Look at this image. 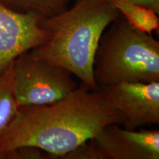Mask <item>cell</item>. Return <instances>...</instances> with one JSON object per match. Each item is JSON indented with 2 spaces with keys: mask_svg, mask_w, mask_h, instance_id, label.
<instances>
[{
  "mask_svg": "<svg viewBox=\"0 0 159 159\" xmlns=\"http://www.w3.org/2000/svg\"><path fill=\"white\" fill-rule=\"evenodd\" d=\"M122 114L105 103L97 90L81 82L65 98L50 105L20 106L0 136V156L33 147L63 158L111 124L122 125Z\"/></svg>",
  "mask_w": 159,
  "mask_h": 159,
  "instance_id": "6da1fadb",
  "label": "cell"
},
{
  "mask_svg": "<svg viewBox=\"0 0 159 159\" xmlns=\"http://www.w3.org/2000/svg\"><path fill=\"white\" fill-rule=\"evenodd\" d=\"M120 15L112 0H76L71 8L41 19L40 25L49 37L30 52L66 69L91 90H97L93 72L95 52L103 33Z\"/></svg>",
  "mask_w": 159,
  "mask_h": 159,
  "instance_id": "7a4b0ae2",
  "label": "cell"
},
{
  "mask_svg": "<svg viewBox=\"0 0 159 159\" xmlns=\"http://www.w3.org/2000/svg\"><path fill=\"white\" fill-rule=\"evenodd\" d=\"M99 40L93 72L97 86L122 82L159 81V42L130 25L124 16L111 24Z\"/></svg>",
  "mask_w": 159,
  "mask_h": 159,
  "instance_id": "3957f363",
  "label": "cell"
},
{
  "mask_svg": "<svg viewBox=\"0 0 159 159\" xmlns=\"http://www.w3.org/2000/svg\"><path fill=\"white\" fill-rule=\"evenodd\" d=\"M12 69L13 92L19 107L52 104L78 86L69 70L37 58L30 51L13 61Z\"/></svg>",
  "mask_w": 159,
  "mask_h": 159,
  "instance_id": "277c9868",
  "label": "cell"
},
{
  "mask_svg": "<svg viewBox=\"0 0 159 159\" xmlns=\"http://www.w3.org/2000/svg\"><path fill=\"white\" fill-rule=\"evenodd\" d=\"M66 158L158 159L159 130H136L111 124Z\"/></svg>",
  "mask_w": 159,
  "mask_h": 159,
  "instance_id": "5b68a950",
  "label": "cell"
},
{
  "mask_svg": "<svg viewBox=\"0 0 159 159\" xmlns=\"http://www.w3.org/2000/svg\"><path fill=\"white\" fill-rule=\"evenodd\" d=\"M105 103L122 114L129 130L159 123V81L122 82L99 87Z\"/></svg>",
  "mask_w": 159,
  "mask_h": 159,
  "instance_id": "8992f818",
  "label": "cell"
},
{
  "mask_svg": "<svg viewBox=\"0 0 159 159\" xmlns=\"http://www.w3.org/2000/svg\"><path fill=\"white\" fill-rule=\"evenodd\" d=\"M35 13L11 8L0 0V75L13 61L48 40L49 33Z\"/></svg>",
  "mask_w": 159,
  "mask_h": 159,
  "instance_id": "52a82bcc",
  "label": "cell"
},
{
  "mask_svg": "<svg viewBox=\"0 0 159 159\" xmlns=\"http://www.w3.org/2000/svg\"><path fill=\"white\" fill-rule=\"evenodd\" d=\"M121 15L135 28L148 34L158 33L159 19L156 12L128 0H112Z\"/></svg>",
  "mask_w": 159,
  "mask_h": 159,
  "instance_id": "ba28073f",
  "label": "cell"
},
{
  "mask_svg": "<svg viewBox=\"0 0 159 159\" xmlns=\"http://www.w3.org/2000/svg\"><path fill=\"white\" fill-rule=\"evenodd\" d=\"M19 108L13 92L11 63L0 75V136L14 119Z\"/></svg>",
  "mask_w": 159,
  "mask_h": 159,
  "instance_id": "9c48e42d",
  "label": "cell"
},
{
  "mask_svg": "<svg viewBox=\"0 0 159 159\" xmlns=\"http://www.w3.org/2000/svg\"><path fill=\"white\" fill-rule=\"evenodd\" d=\"M15 11L50 17L66 9L68 0H1Z\"/></svg>",
  "mask_w": 159,
  "mask_h": 159,
  "instance_id": "30bf717a",
  "label": "cell"
},
{
  "mask_svg": "<svg viewBox=\"0 0 159 159\" xmlns=\"http://www.w3.org/2000/svg\"><path fill=\"white\" fill-rule=\"evenodd\" d=\"M136 5L152 10L157 14H159V0H128Z\"/></svg>",
  "mask_w": 159,
  "mask_h": 159,
  "instance_id": "8fae6325",
  "label": "cell"
},
{
  "mask_svg": "<svg viewBox=\"0 0 159 159\" xmlns=\"http://www.w3.org/2000/svg\"><path fill=\"white\" fill-rule=\"evenodd\" d=\"M68 1H69V0H68Z\"/></svg>",
  "mask_w": 159,
  "mask_h": 159,
  "instance_id": "7c38bea8",
  "label": "cell"
}]
</instances>
